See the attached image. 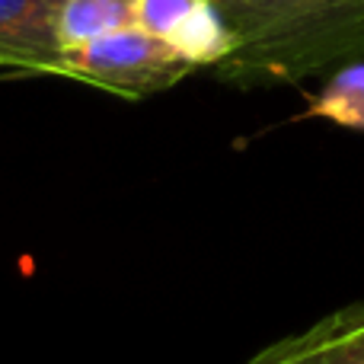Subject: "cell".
<instances>
[{
	"label": "cell",
	"instance_id": "8",
	"mask_svg": "<svg viewBox=\"0 0 364 364\" xmlns=\"http://www.w3.org/2000/svg\"><path fill=\"white\" fill-rule=\"evenodd\" d=\"M201 0H134V26L157 38H170Z\"/></svg>",
	"mask_w": 364,
	"mask_h": 364
},
{
	"label": "cell",
	"instance_id": "4",
	"mask_svg": "<svg viewBox=\"0 0 364 364\" xmlns=\"http://www.w3.org/2000/svg\"><path fill=\"white\" fill-rule=\"evenodd\" d=\"M61 0H0V64L64 77V51L55 38Z\"/></svg>",
	"mask_w": 364,
	"mask_h": 364
},
{
	"label": "cell",
	"instance_id": "5",
	"mask_svg": "<svg viewBox=\"0 0 364 364\" xmlns=\"http://www.w3.org/2000/svg\"><path fill=\"white\" fill-rule=\"evenodd\" d=\"M125 26H134V0H61L55 10V38L64 55Z\"/></svg>",
	"mask_w": 364,
	"mask_h": 364
},
{
	"label": "cell",
	"instance_id": "3",
	"mask_svg": "<svg viewBox=\"0 0 364 364\" xmlns=\"http://www.w3.org/2000/svg\"><path fill=\"white\" fill-rule=\"evenodd\" d=\"M250 364H364V304H352L304 333L284 336Z\"/></svg>",
	"mask_w": 364,
	"mask_h": 364
},
{
	"label": "cell",
	"instance_id": "1",
	"mask_svg": "<svg viewBox=\"0 0 364 364\" xmlns=\"http://www.w3.org/2000/svg\"><path fill=\"white\" fill-rule=\"evenodd\" d=\"M233 36L214 64L233 87H275L364 58V0H211Z\"/></svg>",
	"mask_w": 364,
	"mask_h": 364
},
{
	"label": "cell",
	"instance_id": "2",
	"mask_svg": "<svg viewBox=\"0 0 364 364\" xmlns=\"http://www.w3.org/2000/svg\"><path fill=\"white\" fill-rule=\"evenodd\" d=\"M192 70L195 68L166 38L151 36L138 26L106 32L64 55V77L96 83L132 100L170 90Z\"/></svg>",
	"mask_w": 364,
	"mask_h": 364
},
{
	"label": "cell",
	"instance_id": "7",
	"mask_svg": "<svg viewBox=\"0 0 364 364\" xmlns=\"http://www.w3.org/2000/svg\"><path fill=\"white\" fill-rule=\"evenodd\" d=\"M307 119H329L342 128L364 132V61L346 64L307 106Z\"/></svg>",
	"mask_w": 364,
	"mask_h": 364
},
{
	"label": "cell",
	"instance_id": "6",
	"mask_svg": "<svg viewBox=\"0 0 364 364\" xmlns=\"http://www.w3.org/2000/svg\"><path fill=\"white\" fill-rule=\"evenodd\" d=\"M166 42L186 58L192 68H205V64H220L233 51V36L227 29L224 16L214 10L211 0H201L192 13L176 26Z\"/></svg>",
	"mask_w": 364,
	"mask_h": 364
}]
</instances>
